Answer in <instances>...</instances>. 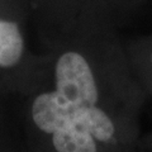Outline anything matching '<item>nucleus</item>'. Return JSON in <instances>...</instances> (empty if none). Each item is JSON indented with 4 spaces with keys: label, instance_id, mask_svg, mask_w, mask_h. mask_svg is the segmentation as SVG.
I'll return each mask as SVG.
<instances>
[{
    "label": "nucleus",
    "instance_id": "obj_1",
    "mask_svg": "<svg viewBox=\"0 0 152 152\" xmlns=\"http://www.w3.org/2000/svg\"><path fill=\"white\" fill-rule=\"evenodd\" d=\"M53 96L62 107L83 109L96 105L99 94L91 69L76 52H66L56 65V90Z\"/></svg>",
    "mask_w": 152,
    "mask_h": 152
},
{
    "label": "nucleus",
    "instance_id": "obj_2",
    "mask_svg": "<svg viewBox=\"0 0 152 152\" xmlns=\"http://www.w3.org/2000/svg\"><path fill=\"white\" fill-rule=\"evenodd\" d=\"M23 38L17 23L0 19V66L12 67L22 57Z\"/></svg>",
    "mask_w": 152,
    "mask_h": 152
}]
</instances>
